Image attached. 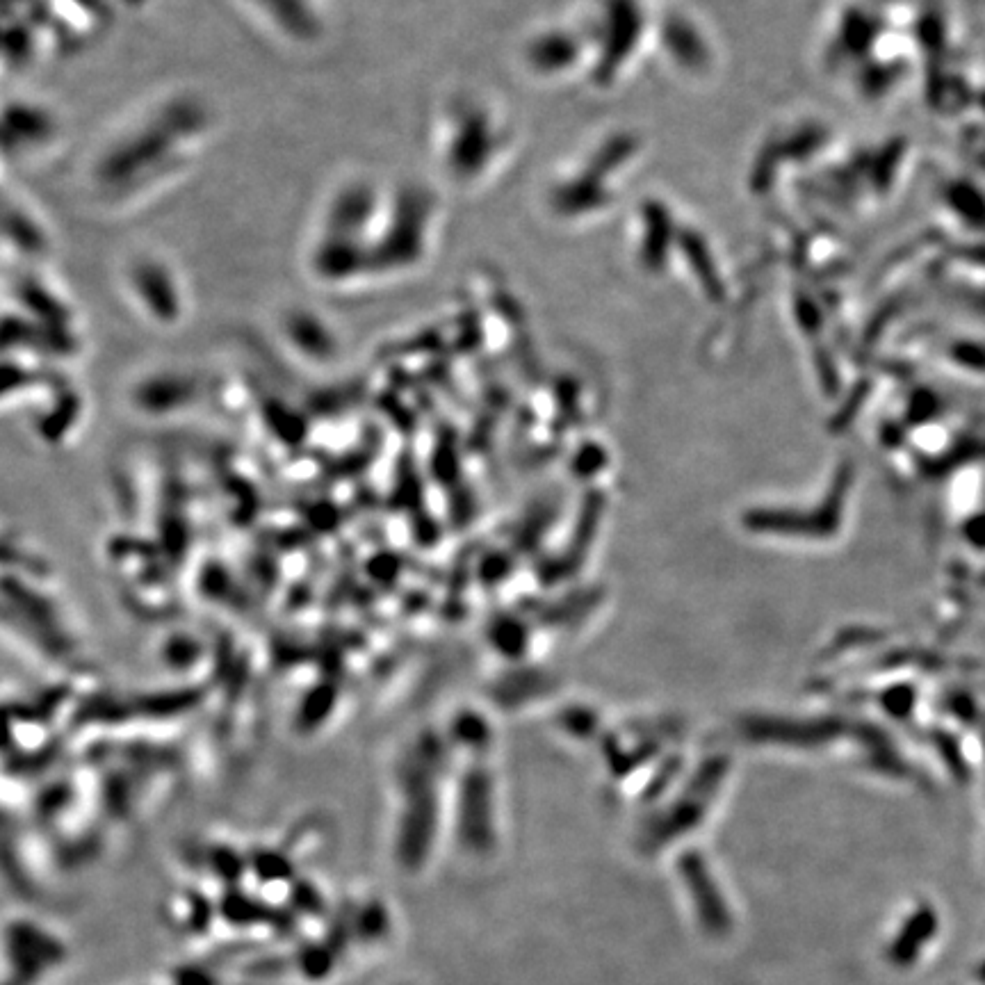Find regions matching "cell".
I'll list each match as a JSON object with an SVG mask.
<instances>
[{"label":"cell","instance_id":"cell-1","mask_svg":"<svg viewBox=\"0 0 985 985\" xmlns=\"http://www.w3.org/2000/svg\"><path fill=\"white\" fill-rule=\"evenodd\" d=\"M256 3H260L263 14L274 16L281 32L292 35V39H299V42H311L315 32L320 30V19H317L313 5H308V0H254V5Z\"/></svg>","mask_w":985,"mask_h":985}]
</instances>
